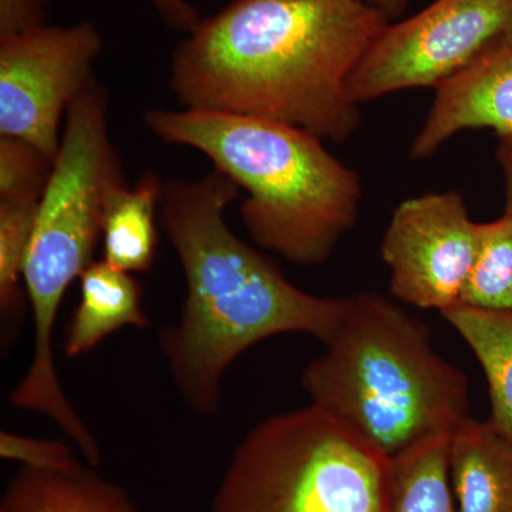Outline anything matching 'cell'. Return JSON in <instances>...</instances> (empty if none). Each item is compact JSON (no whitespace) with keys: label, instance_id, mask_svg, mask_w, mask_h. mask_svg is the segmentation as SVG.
<instances>
[{"label":"cell","instance_id":"obj_1","mask_svg":"<svg viewBox=\"0 0 512 512\" xmlns=\"http://www.w3.org/2000/svg\"><path fill=\"white\" fill-rule=\"evenodd\" d=\"M389 20L362 0H234L175 49L183 109L261 117L343 143L360 126L350 74Z\"/></svg>","mask_w":512,"mask_h":512},{"label":"cell","instance_id":"obj_2","mask_svg":"<svg viewBox=\"0 0 512 512\" xmlns=\"http://www.w3.org/2000/svg\"><path fill=\"white\" fill-rule=\"evenodd\" d=\"M239 187L212 170L197 180L164 181L160 225L180 259L185 301L158 346L185 406L220 412L225 373L256 343L305 333L326 345L346 298H326L291 284L278 266L228 227L225 212Z\"/></svg>","mask_w":512,"mask_h":512},{"label":"cell","instance_id":"obj_3","mask_svg":"<svg viewBox=\"0 0 512 512\" xmlns=\"http://www.w3.org/2000/svg\"><path fill=\"white\" fill-rule=\"evenodd\" d=\"M144 124L164 143L200 151L247 191L241 220L249 237L292 264H323L355 227L359 175L303 128L194 109L148 110Z\"/></svg>","mask_w":512,"mask_h":512},{"label":"cell","instance_id":"obj_4","mask_svg":"<svg viewBox=\"0 0 512 512\" xmlns=\"http://www.w3.org/2000/svg\"><path fill=\"white\" fill-rule=\"evenodd\" d=\"M323 355L302 373L313 406L392 458L451 436L468 417L467 376L426 323L376 292L346 298Z\"/></svg>","mask_w":512,"mask_h":512},{"label":"cell","instance_id":"obj_5","mask_svg":"<svg viewBox=\"0 0 512 512\" xmlns=\"http://www.w3.org/2000/svg\"><path fill=\"white\" fill-rule=\"evenodd\" d=\"M123 183V165L109 133L107 92L93 79L67 111L59 153L37 208L23 271L35 349L28 372L10 394L13 406L52 420L76 444L86 443L92 430L60 383L53 332L67 289L96 261L107 195Z\"/></svg>","mask_w":512,"mask_h":512},{"label":"cell","instance_id":"obj_6","mask_svg":"<svg viewBox=\"0 0 512 512\" xmlns=\"http://www.w3.org/2000/svg\"><path fill=\"white\" fill-rule=\"evenodd\" d=\"M390 483V458L309 404L245 434L210 512H389Z\"/></svg>","mask_w":512,"mask_h":512},{"label":"cell","instance_id":"obj_7","mask_svg":"<svg viewBox=\"0 0 512 512\" xmlns=\"http://www.w3.org/2000/svg\"><path fill=\"white\" fill-rule=\"evenodd\" d=\"M511 30L512 0H434L380 32L350 74V99L360 106L403 90L437 89Z\"/></svg>","mask_w":512,"mask_h":512},{"label":"cell","instance_id":"obj_8","mask_svg":"<svg viewBox=\"0 0 512 512\" xmlns=\"http://www.w3.org/2000/svg\"><path fill=\"white\" fill-rule=\"evenodd\" d=\"M101 49L100 32L87 20L0 35V137L26 141L53 163L60 123L94 79Z\"/></svg>","mask_w":512,"mask_h":512},{"label":"cell","instance_id":"obj_9","mask_svg":"<svg viewBox=\"0 0 512 512\" xmlns=\"http://www.w3.org/2000/svg\"><path fill=\"white\" fill-rule=\"evenodd\" d=\"M481 224L456 191L403 201L384 232L380 254L399 301L443 313L461 302L478 247Z\"/></svg>","mask_w":512,"mask_h":512},{"label":"cell","instance_id":"obj_10","mask_svg":"<svg viewBox=\"0 0 512 512\" xmlns=\"http://www.w3.org/2000/svg\"><path fill=\"white\" fill-rule=\"evenodd\" d=\"M478 128L512 140V30L437 87L427 119L414 138L412 158L433 156L461 131Z\"/></svg>","mask_w":512,"mask_h":512},{"label":"cell","instance_id":"obj_11","mask_svg":"<svg viewBox=\"0 0 512 512\" xmlns=\"http://www.w3.org/2000/svg\"><path fill=\"white\" fill-rule=\"evenodd\" d=\"M458 512H512V443L490 421L467 417L448 441Z\"/></svg>","mask_w":512,"mask_h":512},{"label":"cell","instance_id":"obj_12","mask_svg":"<svg viewBox=\"0 0 512 512\" xmlns=\"http://www.w3.org/2000/svg\"><path fill=\"white\" fill-rule=\"evenodd\" d=\"M79 281L80 302L67 325L63 345L70 359L87 355L121 329L150 325L143 288L133 274L100 259L84 269Z\"/></svg>","mask_w":512,"mask_h":512},{"label":"cell","instance_id":"obj_13","mask_svg":"<svg viewBox=\"0 0 512 512\" xmlns=\"http://www.w3.org/2000/svg\"><path fill=\"white\" fill-rule=\"evenodd\" d=\"M0 512H138L126 491L86 466L72 473L20 467L0 500Z\"/></svg>","mask_w":512,"mask_h":512},{"label":"cell","instance_id":"obj_14","mask_svg":"<svg viewBox=\"0 0 512 512\" xmlns=\"http://www.w3.org/2000/svg\"><path fill=\"white\" fill-rule=\"evenodd\" d=\"M164 181L147 171L133 187L116 185L107 195L101 225L103 259L128 274L153 268Z\"/></svg>","mask_w":512,"mask_h":512},{"label":"cell","instance_id":"obj_15","mask_svg":"<svg viewBox=\"0 0 512 512\" xmlns=\"http://www.w3.org/2000/svg\"><path fill=\"white\" fill-rule=\"evenodd\" d=\"M441 315L466 340L483 367L491 400L488 421L512 443V318L461 303Z\"/></svg>","mask_w":512,"mask_h":512},{"label":"cell","instance_id":"obj_16","mask_svg":"<svg viewBox=\"0 0 512 512\" xmlns=\"http://www.w3.org/2000/svg\"><path fill=\"white\" fill-rule=\"evenodd\" d=\"M450 436L392 458L389 512H458L448 477Z\"/></svg>","mask_w":512,"mask_h":512},{"label":"cell","instance_id":"obj_17","mask_svg":"<svg viewBox=\"0 0 512 512\" xmlns=\"http://www.w3.org/2000/svg\"><path fill=\"white\" fill-rule=\"evenodd\" d=\"M461 305L512 318V217L481 224L480 247ZM458 303V305H460Z\"/></svg>","mask_w":512,"mask_h":512},{"label":"cell","instance_id":"obj_18","mask_svg":"<svg viewBox=\"0 0 512 512\" xmlns=\"http://www.w3.org/2000/svg\"><path fill=\"white\" fill-rule=\"evenodd\" d=\"M40 200H0V312L3 322L20 319L26 296L23 285L26 256Z\"/></svg>","mask_w":512,"mask_h":512},{"label":"cell","instance_id":"obj_19","mask_svg":"<svg viewBox=\"0 0 512 512\" xmlns=\"http://www.w3.org/2000/svg\"><path fill=\"white\" fill-rule=\"evenodd\" d=\"M52 165L32 144L19 138L0 137V200H40Z\"/></svg>","mask_w":512,"mask_h":512},{"label":"cell","instance_id":"obj_20","mask_svg":"<svg viewBox=\"0 0 512 512\" xmlns=\"http://www.w3.org/2000/svg\"><path fill=\"white\" fill-rule=\"evenodd\" d=\"M0 457L16 461L22 467L56 473H72L86 466L64 441L35 439L12 431L0 433Z\"/></svg>","mask_w":512,"mask_h":512},{"label":"cell","instance_id":"obj_21","mask_svg":"<svg viewBox=\"0 0 512 512\" xmlns=\"http://www.w3.org/2000/svg\"><path fill=\"white\" fill-rule=\"evenodd\" d=\"M46 0H0V35L45 25Z\"/></svg>","mask_w":512,"mask_h":512},{"label":"cell","instance_id":"obj_22","mask_svg":"<svg viewBox=\"0 0 512 512\" xmlns=\"http://www.w3.org/2000/svg\"><path fill=\"white\" fill-rule=\"evenodd\" d=\"M168 29L174 32H192L201 22L200 13L188 0H148Z\"/></svg>","mask_w":512,"mask_h":512},{"label":"cell","instance_id":"obj_23","mask_svg":"<svg viewBox=\"0 0 512 512\" xmlns=\"http://www.w3.org/2000/svg\"><path fill=\"white\" fill-rule=\"evenodd\" d=\"M497 161L504 174L505 212L512 217V140H500L497 148Z\"/></svg>","mask_w":512,"mask_h":512},{"label":"cell","instance_id":"obj_24","mask_svg":"<svg viewBox=\"0 0 512 512\" xmlns=\"http://www.w3.org/2000/svg\"><path fill=\"white\" fill-rule=\"evenodd\" d=\"M362 2L379 10L389 22L399 19L409 5V0H362Z\"/></svg>","mask_w":512,"mask_h":512}]
</instances>
